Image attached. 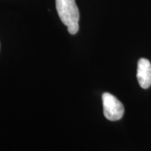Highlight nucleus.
Here are the masks:
<instances>
[{
  "label": "nucleus",
  "mask_w": 151,
  "mask_h": 151,
  "mask_svg": "<svg viewBox=\"0 0 151 151\" xmlns=\"http://www.w3.org/2000/svg\"><path fill=\"white\" fill-rule=\"evenodd\" d=\"M137 79L142 88L147 89L151 86V63L149 60L141 58L138 62Z\"/></svg>",
  "instance_id": "obj_3"
},
{
  "label": "nucleus",
  "mask_w": 151,
  "mask_h": 151,
  "mask_svg": "<svg viewBox=\"0 0 151 151\" xmlns=\"http://www.w3.org/2000/svg\"><path fill=\"white\" fill-rule=\"evenodd\" d=\"M103 105L104 116L108 120L117 121L124 116V108L123 103L111 93H103Z\"/></svg>",
  "instance_id": "obj_2"
},
{
  "label": "nucleus",
  "mask_w": 151,
  "mask_h": 151,
  "mask_svg": "<svg viewBox=\"0 0 151 151\" xmlns=\"http://www.w3.org/2000/svg\"><path fill=\"white\" fill-rule=\"evenodd\" d=\"M56 10L61 22L67 27L70 35H76L79 29L80 14L76 0H55Z\"/></svg>",
  "instance_id": "obj_1"
}]
</instances>
